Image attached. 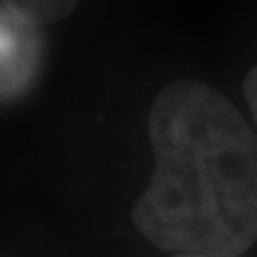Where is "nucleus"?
Wrapping results in <instances>:
<instances>
[{
    "mask_svg": "<svg viewBox=\"0 0 257 257\" xmlns=\"http://www.w3.org/2000/svg\"><path fill=\"white\" fill-rule=\"evenodd\" d=\"M3 3L38 27L64 19L79 5V0H3Z\"/></svg>",
    "mask_w": 257,
    "mask_h": 257,
    "instance_id": "nucleus-3",
    "label": "nucleus"
},
{
    "mask_svg": "<svg viewBox=\"0 0 257 257\" xmlns=\"http://www.w3.org/2000/svg\"><path fill=\"white\" fill-rule=\"evenodd\" d=\"M155 153L134 205L141 236L174 255L240 257L257 240V134L224 93L167 83L148 114Z\"/></svg>",
    "mask_w": 257,
    "mask_h": 257,
    "instance_id": "nucleus-1",
    "label": "nucleus"
},
{
    "mask_svg": "<svg viewBox=\"0 0 257 257\" xmlns=\"http://www.w3.org/2000/svg\"><path fill=\"white\" fill-rule=\"evenodd\" d=\"M243 93H245V100H248L250 110H252V117H255L257 124V67H252L243 81Z\"/></svg>",
    "mask_w": 257,
    "mask_h": 257,
    "instance_id": "nucleus-4",
    "label": "nucleus"
},
{
    "mask_svg": "<svg viewBox=\"0 0 257 257\" xmlns=\"http://www.w3.org/2000/svg\"><path fill=\"white\" fill-rule=\"evenodd\" d=\"M43 62L41 27L0 3V102L22 98Z\"/></svg>",
    "mask_w": 257,
    "mask_h": 257,
    "instance_id": "nucleus-2",
    "label": "nucleus"
},
{
    "mask_svg": "<svg viewBox=\"0 0 257 257\" xmlns=\"http://www.w3.org/2000/svg\"><path fill=\"white\" fill-rule=\"evenodd\" d=\"M174 257H205V255H174Z\"/></svg>",
    "mask_w": 257,
    "mask_h": 257,
    "instance_id": "nucleus-5",
    "label": "nucleus"
}]
</instances>
